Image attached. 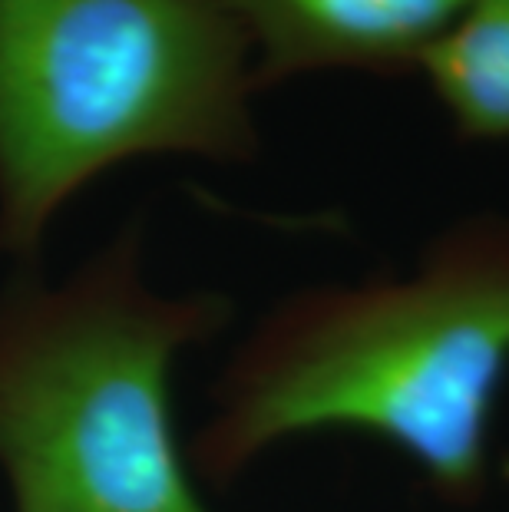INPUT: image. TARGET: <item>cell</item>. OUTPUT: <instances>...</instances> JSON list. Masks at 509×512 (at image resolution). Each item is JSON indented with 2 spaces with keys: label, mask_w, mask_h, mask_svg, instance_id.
Segmentation results:
<instances>
[{
  "label": "cell",
  "mask_w": 509,
  "mask_h": 512,
  "mask_svg": "<svg viewBox=\"0 0 509 512\" xmlns=\"http://www.w3.org/2000/svg\"><path fill=\"white\" fill-rule=\"evenodd\" d=\"M470 0H219L258 93L311 73H417Z\"/></svg>",
  "instance_id": "cell-4"
},
{
  "label": "cell",
  "mask_w": 509,
  "mask_h": 512,
  "mask_svg": "<svg viewBox=\"0 0 509 512\" xmlns=\"http://www.w3.org/2000/svg\"><path fill=\"white\" fill-rule=\"evenodd\" d=\"M503 473H506V476H509V463H506V470H503Z\"/></svg>",
  "instance_id": "cell-6"
},
{
  "label": "cell",
  "mask_w": 509,
  "mask_h": 512,
  "mask_svg": "<svg viewBox=\"0 0 509 512\" xmlns=\"http://www.w3.org/2000/svg\"><path fill=\"white\" fill-rule=\"evenodd\" d=\"M417 76L460 143L509 146V0H470Z\"/></svg>",
  "instance_id": "cell-5"
},
{
  "label": "cell",
  "mask_w": 509,
  "mask_h": 512,
  "mask_svg": "<svg viewBox=\"0 0 509 512\" xmlns=\"http://www.w3.org/2000/svg\"><path fill=\"white\" fill-rule=\"evenodd\" d=\"M219 294L162 298L123 238L70 281L0 298V466L17 512H212L172 423V361L219 334Z\"/></svg>",
  "instance_id": "cell-3"
},
{
  "label": "cell",
  "mask_w": 509,
  "mask_h": 512,
  "mask_svg": "<svg viewBox=\"0 0 509 512\" xmlns=\"http://www.w3.org/2000/svg\"><path fill=\"white\" fill-rule=\"evenodd\" d=\"M255 93L219 0H0V252L126 159L248 162Z\"/></svg>",
  "instance_id": "cell-2"
},
{
  "label": "cell",
  "mask_w": 509,
  "mask_h": 512,
  "mask_svg": "<svg viewBox=\"0 0 509 512\" xmlns=\"http://www.w3.org/2000/svg\"><path fill=\"white\" fill-rule=\"evenodd\" d=\"M509 384V215L470 212L394 275L278 301L235 347L192 440L225 489L278 443L361 433L414 466L447 509L493 483V420Z\"/></svg>",
  "instance_id": "cell-1"
}]
</instances>
